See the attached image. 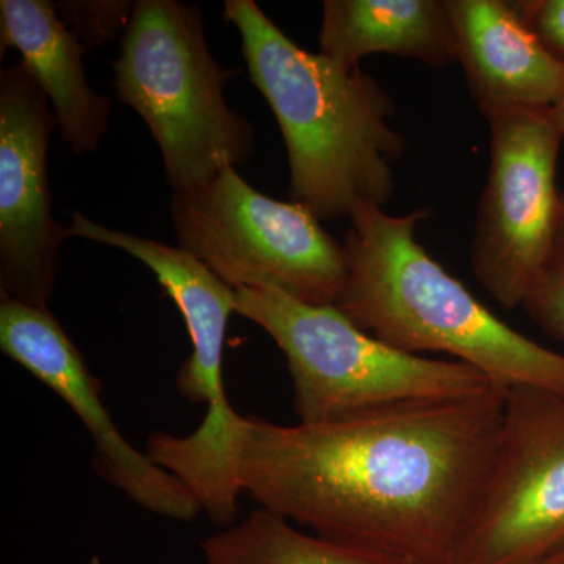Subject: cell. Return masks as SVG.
I'll list each match as a JSON object with an SVG mask.
<instances>
[{"label":"cell","instance_id":"6da1fadb","mask_svg":"<svg viewBox=\"0 0 564 564\" xmlns=\"http://www.w3.org/2000/svg\"><path fill=\"white\" fill-rule=\"evenodd\" d=\"M503 392L322 423L245 417L240 489L334 543L404 564H452L496 445Z\"/></svg>","mask_w":564,"mask_h":564},{"label":"cell","instance_id":"7a4b0ae2","mask_svg":"<svg viewBox=\"0 0 564 564\" xmlns=\"http://www.w3.org/2000/svg\"><path fill=\"white\" fill-rule=\"evenodd\" d=\"M225 20L239 31L252 84L280 124L291 202L321 221L389 203L392 165L408 143L389 124L397 106L380 82L304 51L252 0H226Z\"/></svg>","mask_w":564,"mask_h":564},{"label":"cell","instance_id":"3957f363","mask_svg":"<svg viewBox=\"0 0 564 564\" xmlns=\"http://www.w3.org/2000/svg\"><path fill=\"white\" fill-rule=\"evenodd\" d=\"M430 215L425 207L402 217L356 207L344 236L348 274L337 307L397 350L445 352L500 388L564 395V356L500 321L417 242L415 228Z\"/></svg>","mask_w":564,"mask_h":564},{"label":"cell","instance_id":"277c9868","mask_svg":"<svg viewBox=\"0 0 564 564\" xmlns=\"http://www.w3.org/2000/svg\"><path fill=\"white\" fill-rule=\"evenodd\" d=\"M113 65L118 99L140 115L174 192L242 165L254 129L225 99L236 70L215 61L198 7L137 0Z\"/></svg>","mask_w":564,"mask_h":564},{"label":"cell","instance_id":"5b68a950","mask_svg":"<svg viewBox=\"0 0 564 564\" xmlns=\"http://www.w3.org/2000/svg\"><path fill=\"white\" fill-rule=\"evenodd\" d=\"M236 314L261 326L284 352L300 423L497 388L469 364L423 358L381 343L337 306L300 302L274 289H237Z\"/></svg>","mask_w":564,"mask_h":564},{"label":"cell","instance_id":"8992f818","mask_svg":"<svg viewBox=\"0 0 564 564\" xmlns=\"http://www.w3.org/2000/svg\"><path fill=\"white\" fill-rule=\"evenodd\" d=\"M170 217L180 248L234 291L274 289L304 303L339 304L344 245L302 204L254 191L236 166L174 192Z\"/></svg>","mask_w":564,"mask_h":564},{"label":"cell","instance_id":"52a82bcc","mask_svg":"<svg viewBox=\"0 0 564 564\" xmlns=\"http://www.w3.org/2000/svg\"><path fill=\"white\" fill-rule=\"evenodd\" d=\"M101 242L143 262L176 303L191 334L193 352L177 373L185 399L204 403L202 425L188 436L158 432L148 455L187 486L215 524L236 522L240 489L237 459L245 417L234 411L223 381V350L236 291L180 247L107 228Z\"/></svg>","mask_w":564,"mask_h":564},{"label":"cell","instance_id":"ba28073f","mask_svg":"<svg viewBox=\"0 0 564 564\" xmlns=\"http://www.w3.org/2000/svg\"><path fill=\"white\" fill-rule=\"evenodd\" d=\"M564 549V395L513 386L452 564H544Z\"/></svg>","mask_w":564,"mask_h":564},{"label":"cell","instance_id":"9c48e42d","mask_svg":"<svg viewBox=\"0 0 564 564\" xmlns=\"http://www.w3.org/2000/svg\"><path fill=\"white\" fill-rule=\"evenodd\" d=\"M485 118L491 163L475 217L470 267L500 306L516 310L554 231L564 131L554 109H505Z\"/></svg>","mask_w":564,"mask_h":564},{"label":"cell","instance_id":"30bf717a","mask_svg":"<svg viewBox=\"0 0 564 564\" xmlns=\"http://www.w3.org/2000/svg\"><path fill=\"white\" fill-rule=\"evenodd\" d=\"M57 128L50 99L24 63L0 73V293L47 310L70 237L52 215L47 148Z\"/></svg>","mask_w":564,"mask_h":564},{"label":"cell","instance_id":"8fae6325","mask_svg":"<svg viewBox=\"0 0 564 564\" xmlns=\"http://www.w3.org/2000/svg\"><path fill=\"white\" fill-rule=\"evenodd\" d=\"M0 348L69 404L95 443V469L151 513L191 522L203 508L180 478L126 441L101 402V384L50 310L2 296Z\"/></svg>","mask_w":564,"mask_h":564},{"label":"cell","instance_id":"7c38bea8","mask_svg":"<svg viewBox=\"0 0 564 564\" xmlns=\"http://www.w3.org/2000/svg\"><path fill=\"white\" fill-rule=\"evenodd\" d=\"M456 54L481 115L554 109L564 99V61L522 21L514 2L448 0Z\"/></svg>","mask_w":564,"mask_h":564},{"label":"cell","instance_id":"4fadbf2b","mask_svg":"<svg viewBox=\"0 0 564 564\" xmlns=\"http://www.w3.org/2000/svg\"><path fill=\"white\" fill-rule=\"evenodd\" d=\"M0 44L14 47L50 99L62 140L73 154L98 150L109 131L111 101L88 84L84 47L47 0H2Z\"/></svg>","mask_w":564,"mask_h":564},{"label":"cell","instance_id":"5bb4252c","mask_svg":"<svg viewBox=\"0 0 564 564\" xmlns=\"http://www.w3.org/2000/svg\"><path fill=\"white\" fill-rule=\"evenodd\" d=\"M321 54L348 69L391 54L444 69L458 62L448 0H325Z\"/></svg>","mask_w":564,"mask_h":564},{"label":"cell","instance_id":"9a60e30c","mask_svg":"<svg viewBox=\"0 0 564 564\" xmlns=\"http://www.w3.org/2000/svg\"><path fill=\"white\" fill-rule=\"evenodd\" d=\"M202 551L206 564H404L302 532L262 508L212 534Z\"/></svg>","mask_w":564,"mask_h":564},{"label":"cell","instance_id":"2e32d148","mask_svg":"<svg viewBox=\"0 0 564 564\" xmlns=\"http://www.w3.org/2000/svg\"><path fill=\"white\" fill-rule=\"evenodd\" d=\"M521 307L545 333L564 340V192H560L551 242Z\"/></svg>","mask_w":564,"mask_h":564},{"label":"cell","instance_id":"e0dca14e","mask_svg":"<svg viewBox=\"0 0 564 564\" xmlns=\"http://www.w3.org/2000/svg\"><path fill=\"white\" fill-rule=\"evenodd\" d=\"M522 21L552 54L564 61V0L514 2Z\"/></svg>","mask_w":564,"mask_h":564},{"label":"cell","instance_id":"ac0fdd59","mask_svg":"<svg viewBox=\"0 0 564 564\" xmlns=\"http://www.w3.org/2000/svg\"><path fill=\"white\" fill-rule=\"evenodd\" d=\"M73 11V22L76 25L77 39L84 35L85 31H99L102 39H113L118 31L128 29L131 22L133 3L131 2H79L68 3Z\"/></svg>","mask_w":564,"mask_h":564},{"label":"cell","instance_id":"d6986e66","mask_svg":"<svg viewBox=\"0 0 564 564\" xmlns=\"http://www.w3.org/2000/svg\"><path fill=\"white\" fill-rule=\"evenodd\" d=\"M554 113L556 120H558L560 126H562V129L564 131V99L562 102L558 104V106L554 107Z\"/></svg>","mask_w":564,"mask_h":564},{"label":"cell","instance_id":"ffe728a7","mask_svg":"<svg viewBox=\"0 0 564 564\" xmlns=\"http://www.w3.org/2000/svg\"><path fill=\"white\" fill-rule=\"evenodd\" d=\"M544 564H564V549L562 552H558V554L552 556V558H549Z\"/></svg>","mask_w":564,"mask_h":564}]
</instances>
